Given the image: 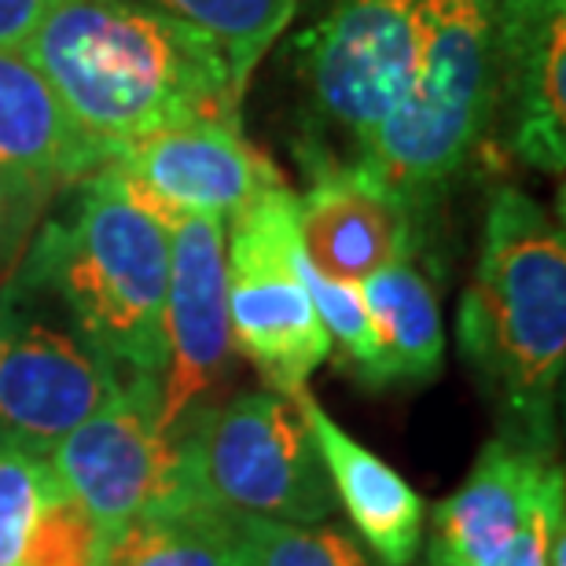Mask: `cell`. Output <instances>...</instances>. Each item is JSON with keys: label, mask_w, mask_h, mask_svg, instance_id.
<instances>
[{"label": "cell", "mask_w": 566, "mask_h": 566, "mask_svg": "<svg viewBox=\"0 0 566 566\" xmlns=\"http://www.w3.org/2000/svg\"><path fill=\"white\" fill-rule=\"evenodd\" d=\"M22 52L104 151L188 122H240L247 85L221 41L144 0H52Z\"/></svg>", "instance_id": "6da1fadb"}, {"label": "cell", "mask_w": 566, "mask_h": 566, "mask_svg": "<svg viewBox=\"0 0 566 566\" xmlns=\"http://www.w3.org/2000/svg\"><path fill=\"white\" fill-rule=\"evenodd\" d=\"M460 354L501 412V434L556 446L566 376V240L523 188L490 196L479 262L457 313Z\"/></svg>", "instance_id": "7a4b0ae2"}, {"label": "cell", "mask_w": 566, "mask_h": 566, "mask_svg": "<svg viewBox=\"0 0 566 566\" xmlns=\"http://www.w3.org/2000/svg\"><path fill=\"white\" fill-rule=\"evenodd\" d=\"M8 276L60 305L82 338L126 376L163 368L169 229L147 213L115 169L99 166L63 213L30 235Z\"/></svg>", "instance_id": "3957f363"}, {"label": "cell", "mask_w": 566, "mask_h": 566, "mask_svg": "<svg viewBox=\"0 0 566 566\" xmlns=\"http://www.w3.org/2000/svg\"><path fill=\"white\" fill-rule=\"evenodd\" d=\"M493 8L496 0H427L420 74L409 96L346 158L420 210L490 129Z\"/></svg>", "instance_id": "277c9868"}, {"label": "cell", "mask_w": 566, "mask_h": 566, "mask_svg": "<svg viewBox=\"0 0 566 566\" xmlns=\"http://www.w3.org/2000/svg\"><path fill=\"white\" fill-rule=\"evenodd\" d=\"M174 490L232 515L327 523L335 493L298 405L251 390L207 405L174 430Z\"/></svg>", "instance_id": "5b68a950"}, {"label": "cell", "mask_w": 566, "mask_h": 566, "mask_svg": "<svg viewBox=\"0 0 566 566\" xmlns=\"http://www.w3.org/2000/svg\"><path fill=\"white\" fill-rule=\"evenodd\" d=\"M122 382L49 294L0 280V446L49 457Z\"/></svg>", "instance_id": "8992f818"}, {"label": "cell", "mask_w": 566, "mask_h": 566, "mask_svg": "<svg viewBox=\"0 0 566 566\" xmlns=\"http://www.w3.org/2000/svg\"><path fill=\"white\" fill-rule=\"evenodd\" d=\"M298 196L287 185L265 191L232 221L224 251L232 346L287 398L332 357V335L298 276Z\"/></svg>", "instance_id": "52a82bcc"}, {"label": "cell", "mask_w": 566, "mask_h": 566, "mask_svg": "<svg viewBox=\"0 0 566 566\" xmlns=\"http://www.w3.org/2000/svg\"><path fill=\"white\" fill-rule=\"evenodd\" d=\"M427 0H335L302 38V77L316 140L357 147L409 96L420 74ZM343 158V163H346Z\"/></svg>", "instance_id": "ba28073f"}, {"label": "cell", "mask_w": 566, "mask_h": 566, "mask_svg": "<svg viewBox=\"0 0 566 566\" xmlns=\"http://www.w3.org/2000/svg\"><path fill=\"white\" fill-rule=\"evenodd\" d=\"M104 166L166 229L188 213L235 221L265 191L283 188L276 163L247 144L240 122H188L147 133L111 147Z\"/></svg>", "instance_id": "9c48e42d"}, {"label": "cell", "mask_w": 566, "mask_h": 566, "mask_svg": "<svg viewBox=\"0 0 566 566\" xmlns=\"http://www.w3.org/2000/svg\"><path fill=\"white\" fill-rule=\"evenodd\" d=\"M232 349L224 224L188 213L169 224V283L158 368V423L169 438L191 412L210 405V394L229 376Z\"/></svg>", "instance_id": "30bf717a"}, {"label": "cell", "mask_w": 566, "mask_h": 566, "mask_svg": "<svg viewBox=\"0 0 566 566\" xmlns=\"http://www.w3.org/2000/svg\"><path fill=\"white\" fill-rule=\"evenodd\" d=\"M49 463L60 490L104 534L174 493V438L158 423V376H126L115 398L49 452Z\"/></svg>", "instance_id": "8fae6325"}, {"label": "cell", "mask_w": 566, "mask_h": 566, "mask_svg": "<svg viewBox=\"0 0 566 566\" xmlns=\"http://www.w3.org/2000/svg\"><path fill=\"white\" fill-rule=\"evenodd\" d=\"M566 0H496L490 126L515 163L566 166Z\"/></svg>", "instance_id": "7c38bea8"}, {"label": "cell", "mask_w": 566, "mask_h": 566, "mask_svg": "<svg viewBox=\"0 0 566 566\" xmlns=\"http://www.w3.org/2000/svg\"><path fill=\"white\" fill-rule=\"evenodd\" d=\"M310 191L298 199L305 258L324 276L360 283L376 269L416 258L423 243L420 207L354 163L302 151Z\"/></svg>", "instance_id": "4fadbf2b"}, {"label": "cell", "mask_w": 566, "mask_h": 566, "mask_svg": "<svg viewBox=\"0 0 566 566\" xmlns=\"http://www.w3.org/2000/svg\"><path fill=\"white\" fill-rule=\"evenodd\" d=\"M563 490V468L552 460V449H537L512 434L490 438L460 490L438 504L430 566H482L501 559Z\"/></svg>", "instance_id": "5bb4252c"}, {"label": "cell", "mask_w": 566, "mask_h": 566, "mask_svg": "<svg viewBox=\"0 0 566 566\" xmlns=\"http://www.w3.org/2000/svg\"><path fill=\"white\" fill-rule=\"evenodd\" d=\"M291 398L321 452L335 504L346 507V518L365 552L382 566H412L423 545V496L387 460L338 427L310 390H298Z\"/></svg>", "instance_id": "9a60e30c"}, {"label": "cell", "mask_w": 566, "mask_h": 566, "mask_svg": "<svg viewBox=\"0 0 566 566\" xmlns=\"http://www.w3.org/2000/svg\"><path fill=\"white\" fill-rule=\"evenodd\" d=\"M0 163L55 191L82 185L107 151L71 118L22 49L0 44Z\"/></svg>", "instance_id": "2e32d148"}, {"label": "cell", "mask_w": 566, "mask_h": 566, "mask_svg": "<svg viewBox=\"0 0 566 566\" xmlns=\"http://www.w3.org/2000/svg\"><path fill=\"white\" fill-rule=\"evenodd\" d=\"M357 287L376 335V357L360 382L371 390H387L434 379L446 360V327H441L438 294L412 258L376 269Z\"/></svg>", "instance_id": "e0dca14e"}, {"label": "cell", "mask_w": 566, "mask_h": 566, "mask_svg": "<svg viewBox=\"0 0 566 566\" xmlns=\"http://www.w3.org/2000/svg\"><path fill=\"white\" fill-rule=\"evenodd\" d=\"M99 566H235V515L174 490L111 530Z\"/></svg>", "instance_id": "ac0fdd59"}, {"label": "cell", "mask_w": 566, "mask_h": 566, "mask_svg": "<svg viewBox=\"0 0 566 566\" xmlns=\"http://www.w3.org/2000/svg\"><path fill=\"white\" fill-rule=\"evenodd\" d=\"M207 30L229 52L235 77L247 85L258 60L273 49L302 0H144Z\"/></svg>", "instance_id": "d6986e66"}, {"label": "cell", "mask_w": 566, "mask_h": 566, "mask_svg": "<svg viewBox=\"0 0 566 566\" xmlns=\"http://www.w3.org/2000/svg\"><path fill=\"white\" fill-rule=\"evenodd\" d=\"M235 566H376L343 526L235 515Z\"/></svg>", "instance_id": "ffe728a7"}, {"label": "cell", "mask_w": 566, "mask_h": 566, "mask_svg": "<svg viewBox=\"0 0 566 566\" xmlns=\"http://www.w3.org/2000/svg\"><path fill=\"white\" fill-rule=\"evenodd\" d=\"M104 530L74 496L55 490L33 518L19 566H99Z\"/></svg>", "instance_id": "44dd1931"}, {"label": "cell", "mask_w": 566, "mask_h": 566, "mask_svg": "<svg viewBox=\"0 0 566 566\" xmlns=\"http://www.w3.org/2000/svg\"><path fill=\"white\" fill-rule=\"evenodd\" d=\"M55 490L49 457L0 446V566H19L33 518Z\"/></svg>", "instance_id": "7402d4cb"}, {"label": "cell", "mask_w": 566, "mask_h": 566, "mask_svg": "<svg viewBox=\"0 0 566 566\" xmlns=\"http://www.w3.org/2000/svg\"><path fill=\"white\" fill-rule=\"evenodd\" d=\"M298 276L305 283L313 298V310L321 316V324L327 327L332 343H338L343 357L349 360L357 379H365V371L376 357V335H371V321L365 310V298H360L357 283L346 280H332L316 269L310 258H305V247L298 251Z\"/></svg>", "instance_id": "603a6c76"}, {"label": "cell", "mask_w": 566, "mask_h": 566, "mask_svg": "<svg viewBox=\"0 0 566 566\" xmlns=\"http://www.w3.org/2000/svg\"><path fill=\"white\" fill-rule=\"evenodd\" d=\"M52 196L55 188L0 163V280L15 269L22 251H27L30 235L38 229Z\"/></svg>", "instance_id": "cb8c5ba5"}, {"label": "cell", "mask_w": 566, "mask_h": 566, "mask_svg": "<svg viewBox=\"0 0 566 566\" xmlns=\"http://www.w3.org/2000/svg\"><path fill=\"white\" fill-rule=\"evenodd\" d=\"M563 512H566V507H563V493H559V496H552L545 507H541L526 534L518 537L501 559L482 563V566H548V545H552V537H556L559 530L566 526L563 523Z\"/></svg>", "instance_id": "d4e9b609"}, {"label": "cell", "mask_w": 566, "mask_h": 566, "mask_svg": "<svg viewBox=\"0 0 566 566\" xmlns=\"http://www.w3.org/2000/svg\"><path fill=\"white\" fill-rule=\"evenodd\" d=\"M52 0H0V44L22 49Z\"/></svg>", "instance_id": "484cf974"}]
</instances>
